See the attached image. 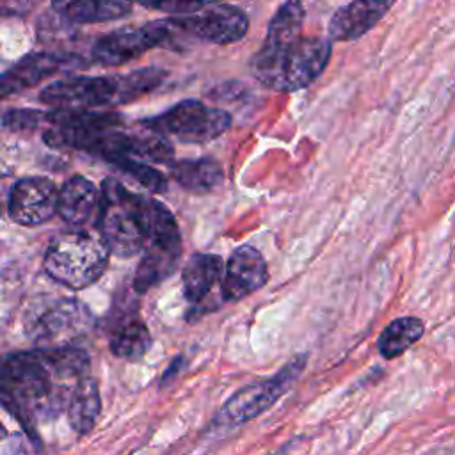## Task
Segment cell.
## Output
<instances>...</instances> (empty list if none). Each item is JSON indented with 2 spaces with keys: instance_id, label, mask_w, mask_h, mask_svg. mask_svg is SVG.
<instances>
[{
  "instance_id": "11",
  "label": "cell",
  "mask_w": 455,
  "mask_h": 455,
  "mask_svg": "<svg viewBox=\"0 0 455 455\" xmlns=\"http://www.w3.org/2000/svg\"><path fill=\"white\" fill-rule=\"evenodd\" d=\"M268 281L267 261L252 245L236 247L222 272L220 295L224 300H242L243 297L258 291Z\"/></svg>"
},
{
  "instance_id": "17",
  "label": "cell",
  "mask_w": 455,
  "mask_h": 455,
  "mask_svg": "<svg viewBox=\"0 0 455 455\" xmlns=\"http://www.w3.org/2000/svg\"><path fill=\"white\" fill-rule=\"evenodd\" d=\"M171 176L188 192L208 194L222 183L224 171L217 160L203 156L197 160L174 162L171 165Z\"/></svg>"
},
{
  "instance_id": "13",
  "label": "cell",
  "mask_w": 455,
  "mask_h": 455,
  "mask_svg": "<svg viewBox=\"0 0 455 455\" xmlns=\"http://www.w3.org/2000/svg\"><path fill=\"white\" fill-rule=\"evenodd\" d=\"M396 0H352L339 7L329 21V39L354 41L371 30Z\"/></svg>"
},
{
  "instance_id": "28",
  "label": "cell",
  "mask_w": 455,
  "mask_h": 455,
  "mask_svg": "<svg viewBox=\"0 0 455 455\" xmlns=\"http://www.w3.org/2000/svg\"><path fill=\"white\" fill-rule=\"evenodd\" d=\"M204 2V5H208V4H217L219 0H203Z\"/></svg>"
},
{
  "instance_id": "3",
  "label": "cell",
  "mask_w": 455,
  "mask_h": 455,
  "mask_svg": "<svg viewBox=\"0 0 455 455\" xmlns=\"http://www.w3.org/2000/svg\"><path fill=\"white\" fill-rule=\"evenodd\" d=\"M68 384L69 380L53 371L41 350L0 355V402L25 428L59 414L73 387Z\"/></svg>"
},
{
  "instance_id": "16",
  "label": "cell",
  "mask_w": 455,
  "mask_h": 455,
  "mask_svg": "<svg viewBox=\"0 0 455 455\" xmlns=\"http://www.w3.org/2000/svg\"><path fill=\"white\" fill-rule=\"evenodd\" d=\"M224 263L217 254H194L181 274L185 299L192 304H199L210 295L212 288L220 281Z\"/></svg>"
},
{
  "instance_id": "7",
  "label": "cell",
  "mask_w": 455,
  "mask_h": 455,
  "mask_svg": "<svg viewBox=\"0 0 455 455\" xmlns=\"http://www.w3.org/2000/svg\"><path fill=\"white\" fill-rule=\"evenodd\" d=\"M307 363V354H300L284 364L274 377L243 386L224 403V412L233 423H245L270 409L300 377Z\"/></svg>"
},
{
  "instance_id": "15",
  "label": "cell",
  "mask_w": 455,
  "mask_h": 455,
  "mask_svg": "<svg viewBox=\"0 0 455 455\" xmlns=\"http://www.w3.org/2000/svg\"><path fill=\"white\" fill-rule=\"evenodd\" d=\"M100 192L96 185L82 176L68 180L59 190L57 213L71 226H84L98 215Z\"/></svg>"
},
{
  "instance_id": "22",
  "label": "cell",
  "mask_w": 455,
  "mask_h": 455,
  "mask_svg": "<svg viewBox=\"0 0 455 455\" xmlns=\"http://www.w3.org/2000/svg\"><path fill=\"white\" fill-rule=\"evenodd\" d=\"M165 78V71L158 68H146L132 71L130 75L117 76V101L126 103L153 91Z\"/></svg>"
},
{
  "instance_id": "19",
  "label": "cell",
  "mask_w": 455,
  "mask_h": 455,
  "mask_svg": "<svg viewBox=\"0 0 455 455\" xmlns=\"http://www.w3.org/2000/svg\"><path fill=\"white\" fill-rule=\"evenodd\" d=\"M66 405H68L69 423L78 434H85L94 427L101 403H100L96 380L89 377V373L80 377L73 384Z\"/></svg>"
},
{
  "instance_id": "27",
  "label": "cell",
  "mask_w": 455,
  "mask_h": 455,
  "mask_svg": "<svg viewBox=\"0 0 455 455\" xmlns=\"http://www.w3.org/2000/svg\"><path fill=\"white\" fill-rule=\"evenodd\" d=\"M5 437V428H4V425L0 423V441Z\"/></svg>"
},
{
  "instance_id": "6",
  "label": "cell",
  "mask_w": 455,
  "mask_h": 455,
  "mask_svg": "<svg viewBox=\"0 0 455 455\" xmlns=\"http://www.w3.org/2000/svg\"><path fill=\"white\" fill-rule=\"evenodd\" d=\"M92 315L73 299H59L28 313L27 332L41 347H66L92 329Z\"/></svg>"
},
{
  "instance_id": "8",
  "label": "cell",
  "mask_w": 455,
  "mask_h": 455,
  "mask_svg": "<svg viewBox=\"0 0 455 455\" xmlns=\"http://www.w3.org/2000/svg\"><path fill=\"white\" fill-rule=\"evenodd\" d=\"M169 28L171 23L167 20L151 21L137 28L114 30L94 44L92 55L103 66H121L164 43L169 36Z\"/></svg>"
},
{
  "instance_id": "5",
  "label": "cell",
  "mask_w": 455,
  "mask_h": 455,
  "mask_svg": "<svg viewBox=\"0 0 455 455\" xmlns=\"http://www.w3.org/2000/svg\"><path fill=\"white\" fill-rule=\"evenodd\" d=\"M146 130L185 144H203L220 137L231 126V116L197 100H185L164 114L144 121Z\"/></svg>"
},
{
  "instance_id": "18",
  "label": "cell",
  "mask_w": 455,
  "mask_h": 455,
  "mask_svg": "<svg viewBox=\"0 0 455 455\" xmlns=\"http://www.w3.org/2000/svg\"><path fill=\"white\" fill-rule=\"evenodd\" d=\"M53 7L71 21L96 23L123 18L132 11V0H53Z\"/></svg>"
},
{
  "instance_id": "23",
  "label": "cell",
  "mask_w": 455,
  "mask_h": 455,
  "mask_svg": "<svg viewBox=\"0 0 455 455\" xmlns=\"http://www.w3.org/2000/svg\"><path fill=\"white\" fill-rule=\"evenodd\" d=\"M114 164L117 167H121L126 174H130L135 181H139L142 187H146L148 190L156 192V194L158 192H165L167 180L155 167H151V165H148V164H144V162H140V160H137V158H133L130 155L117 158Z\"/></svg>"
},
{
  "instance_id": "24",
  "label": "cell",
  "mask_w": 455,
  "mask_h": 455,
  "mask_svg": "<svg viewBox=\"0 0 455 455\" xmlns=\"http://www.w3.org/2000/svg\"><path fill=\"white\" fill-rule=\"evenodd\" d=\"M153 9H160L172 14H192L203 9V0H142Z\"/></svg>"
},
{
  "instance_id": "26",
  "label": "cell",
  "mask_w": 455,
  "mask_h": 455,
  "mask_svg": "<svg viewBox=\"0 0 455 455\" xmlns=\"http://www.w3.org/2000/svg\"><path fill=\"white\" fill-rule=\"evenodd\" d=\"M20 89H23V85L18 80V76L14 75L12 69H9L7 73L0 75V100H4L5 96H9V94H12V92H16Z\"/></svg>"
},
{
  "instance_id": "4",
  "label": "cell",
  "mask_w": 455,
  "mask_h": 455,
  "mask_svg": "<svg viewBox=\"0 0 455 455\" xmlns=\"http://www.w3.org/2000/svg\"><path fill=\"white\" fill-rule=\"evenodd\" d=\"M108 247L101 236L68 231L55 236L44 254L46 274L73 290L92 284L107 268Z\"/></svg>"
},
{
  "instance_id": "20",
  "label": "cell",
  "mask_w": 455,
  "mask_h": 455,
  "mask_svg": "<svg viewBox=\"0 0 455 455\" xmlns=\"http://www.w3.org/2000/svg\"><path fill=\"white\" fill-rule=\"evenodd\" d=\"M425 334L423 320L402 316L389 322L377 338V350L384 359H395L409 350Z\"/></svg>"
},
{
  "instance_id": "14",
  "label": "cell",
  "mask_w": 455,
  "mask_h": 455,
  "mask_svg": "<svg viewBox=\"0 0 455 455\" xmlns=\"http://www.w3.org/2000/svg\"><path fill=\"white\" fill-rule=\"evenodd\" d=\"M142 252L144 256L133 277V286L139 293L148 291L174 272L181 256V238L153 240L142 249Z\"/></svg>"
},
{
  "instance_id": "9",
  "label": "cell",
  "mask_w": 455,
  "mask_h": 455,
  "mask_svg": "<svg viewBox=\"0 0 455 455\" xmlns=\"http://www.w3.org/2000/svg\"><path fill=\"white\" fill-rule=\"evenodd\" d=\"M169 23L187 34H192L194 37L215 44H229L240 41L249 28L245 12L233 5H215L201 12L172 18Z\"/></svg>"
},
{
  "instance_id": "21",
  "label": "cell",
  "mask_w": 455,
  "mask_h": 455,
  "mask_svg": "<svg viewBox=\"0 0 455 455\" xmlns=\"http://www.w3.org/2000/svg\"><path fill=\"white\" fill-rule=\"evenodd\" d=\"M151 345V336L144 322L140 320H128L121 327L116 329L110 339V350L114 355L128 359V361H137L140 359Z\"/></svg>"
},
{
  "instance_id": "25",
  "label": "cell",
  "mask_w": 455,
  "mask_h": 455,
  "mask_svg": "<svg viewBox=\"0 0 455 455\" xmlns=\"http://www.w3.org/2000/svg\"><path fill=\"white\" fill-rule=\"evenodd\" d=\"M44 112H36V110H12L5 116V123L11 124L12 128H28L34 126L37 121H41Z\"/></svg>"
},
{
  "instance_id": "2",
  "label": "cell",
  "mask_w": 455,
  "mask_h": 455,
  "mask_svg": "<svg viewBox=\"0 0 455 455\" xmlns=\"http://www.w3.org/2000/svg\"><path fill=\"white\" fill-rule=\"evenodd\" d=\"M98 229L108 251L128 258L153 240L181 238L172 213L156 199L133 194L116 180H105L98 204Z\"/></svg>"
},
{
  "instance_id": "12",
  "label": "cell",
  "mask_w": 455,
  "mask_h": 455,
  "mask_svg": "<svg viewBox=\"0 0 455 455\" xmlns=\"http://www.w3.org/2000/svg\"><path fill=\"white\" fill-rule=\"evenodd\" d=\"M59 190L46 178L20 180L9 196L11 219L23 226H37L57 212Z\"/></svg>"
},
{
  "instance_id": "10",
  "label": "cell",
  "mask_w": 455,
  "mask_h": 455,
  "mask_svg": "<svg viewBox=\"0 0 455 455\" xmlns=\"http://www.w3.org/2000/svg\"><path fill=\"white\" fill-rule=\"evenodd\" d=\"M41 100L57 108H89L117 101V76H75L50 84Z\"/></svg>"
},
{
  "instance_id": "1",
  "label": "cell",
  "mask_w": 455,
  "mask_h": 455,
  "mask_svg": "<svg viewBox=\"0 0 455 455\" xmlns=\"http://www.w3.org/2000/svg\"><path fill=\"white\" fill-rule=\"evenodd\" d=\"M304 7L284 2L268 23L267 36L251 60L254 78L270 91L293 92L311 85L331 57V39L302 36Z\"/></svg>"
}]
</instances>
